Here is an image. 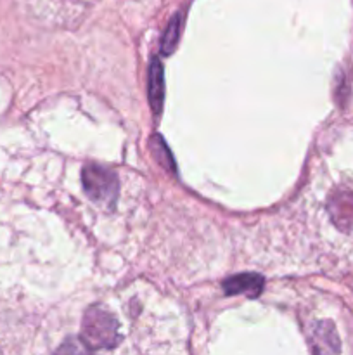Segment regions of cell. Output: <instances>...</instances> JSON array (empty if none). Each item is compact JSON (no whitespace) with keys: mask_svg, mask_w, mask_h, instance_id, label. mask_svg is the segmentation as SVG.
Segmentation results:
<instances>
[{"mask_svg":"<svg viewBox=\"0 0 353 355\" xmlns=\"http://www.w3.org/2000/svg\"><path fill=\"white\" fill-rule=\"evenodd\" d=\"M118 322L109 312L90 309L83 319V343L89 350L111 349L118 343Z\"/></svg>","mask_w":353,"mask_h":355,"instance_id":"1","label":"cell"},{"mask_svg":"<svg viewBox=\"0 0 353 355\" xmlns=\"http://www.w3.org/2000/svg\"><path fill=\"white\" fill-rule=\"evenodd\" d=\"M87 196L99 203H113L118 196V179L111 170L99 165H87L82 173Z\"/></svg>","mask_w":353,"mask_h":355,"instance_id":"2","label":"cell"},{"mask_svg":"<svg viewBox=\"0 0 353 355\" xmlns=\"http://www.w3.org/2000/svg\"><path fill=\"white\" fill-rule=\"evenodd\" d=\"M147 97L154 114L161 113L163 101H165V73H163V64L158 55H154L149 64Z\"/></svg>","mask_w":353,"mask_h":355,"instance_id":"3","label":"cell"},{"mask_svg":"<svg viewBox=\"0 0 353 355\" xmlns=\"http://www.w3.org/2000/svg\"><path fill=\"white\" fill-rule=\"evenodd\" d=\"M332 222L339 229L346 231L353 225V193L350 191H339L331 198L327 205Z\"/></svg>","mask_w":353,"mask_h":355,"instance_id":"4","label":"cell"},{"mask_svg":"<svg viewBox=\"0 0 353 355\" xmlns=\"http://www.w3.org/2000/svg\"><path fill=\"white\" fill-rule=\"evenodd\" d=\"M263 277L258 274H239L228 277L224 283V291L227 295H248L249 298H256L263 291Z\"/></svg>","mask_w":353,"mask_h":355,"instance_id":"5","label":"cell"},{"mask_svg":"<svg viewBox=\"0 0 353 355\" xmlns=\"http://www.w3.org/2000/svg\"><path fill=\"white\" fill-rule=\"evenodd\" d=\"M314 352H339V338L332 322L322 321L315 326Z\"/></svg>","mask_w":353,"mask_h":355,"instance_id":"6","label":"cell"},{"mask_svg":"<svg viewBox=\"0 0 353 355\" xmlns=\"http://www.w3.org/2000/svg\"><path fill=\"white\" fill-rule=\"evenodd\" d=\"M183 24V14L179 12L170 19L168 26H166L165 33H163L161 38V52L165 55H170L173 52V49L176 47L180 38V31H182Z\"/></svg>","mask_w":353,"mask_h":355,"instance_id":"7","label":"cell"},{"mask_svg":"<svg viewBox=\"0 0 353 355\" xmlns=\"http://www.w3.org/2000/svg\"><path fill=\"white\" fill-rule=\"evenodd\" d=\"M151 146H152V151H154L156 158H158V162L161 163L165 168H168L170 172H175V162H173V156H172V153H170L166 142L163 141L159 135H154V137L151 139Z\"/></svg>","mask_w":353,"mask_h":355,"instance_id":"8","label":"cell"}]
</instances>
